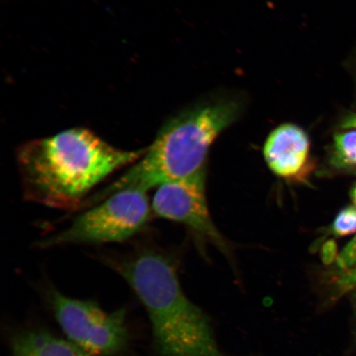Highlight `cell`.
<instances>
[{"instance_id":"cell-5","label":"cell","mask_w":356,"mask_h":356,"mask_svg":"<svg viewBox=\"0 0 356 356\" xmlns=\"http://www.w3.org/2000/svg\"><path fill=\"white\" fill-rule=\"evenodd\" d=\"M58 323L71 343L92 356L117 355L127 344L126 311L106 313L92 301L73 299L56 289L50 295Z\"/></svg>"},{"instance_id":"cell-4","label":"cell","mask_w":356,"mask_h":356,"mask_svg":"<svg viewBox=\"0 0 356 356\" xmlns=\"http://www.w3.org/2000/svg\"><path fill=\"white\" fill-rule=\"evenodd\" d=\"M150 218L151 209L146 191L123 190L92 207L68 228L43 239L38 246L49 248L126 241L145 229Z\"/></svg>"},{"instance_id":"cell-3","label":"cell","mask_w":356,"mask_h":356,"mask_svg":"<svg viewBox=\"0 0 356 356\" xmlns=\"http://www.w3.org/2000/svg\"><path fill=\"white\" fill-rule=\"evenodd\" d=\"M109 264L145 306L159 356H225L210 318L186 296L168 257L145 249Z\"/></svg>"},{"instance_id":"cell-7","label":"cell","mask_w":356,"mask_h":356,"mask_svg":"<svg viewBox=\"0 0 356 356\" xmlns=\"http://www.w3.org/2000/svg\"><path fill=\"white\" fill-rule=\"evenodd\" d=\"M308 134L293 124H283L265 142V161L275 175L291 181H305L311 172Z\"/></svg>"},{"instance_id":"cell-10","label":"cell","mask_w":356,"mask_h":356,"mask_svg":"<svg viewBox=\"0 0 356 356\" xmlns=\"http://www.w3.org/2000/svg\"><path fill=\"white\" fill-rule=\"evenodd\" d=\"M332 232L337 237L356 233V207H347L337 213L332 225Z\"/></svg>"},{"instance_id":"cell-6","label":"cell","mask_w":356,"mask_h":356,"mask_svg":"<svg viewBox=\"0 0 356 356\" xmlns=\"http://www.w3.org/2000/svg\"><path fill=\"white\" fill-rule=\"evenodd\" d=\"M152 209L158 216L180 222L200 237L210 240L221 250H226L224 238L213 224L209 211L204 191V172L159 186Z\"/></svg>"},{"instance_id":"cell-8","label":"cell","mask_w":356,"mask_h":356,"mask_svg":"<svg viewBox=\"0 0 356 356\" xmlns=\"http://www.w3.org/2000/svg\"><path fill=\"white\" fill-rule=\"evenodd\" d=\"M12 356H90L77 346L44 331H26L13 338Z\"/></svg>"},{"instance_id":"cell-1","label":"cell","mask_w":356,"mask_h":356,"mask_svg":"<svg viewBox=\"0 0 356 356\" xmlns=\"http://www.w3.org/2000/svg\"><path fill=\"white\" fill-rule=\"evenodd\" d=\"M146 150L115 148L83 128L28 142L17 153L24 197L61 210L81 209L92 188Z\"/></svg>"},{"instance_id":"cell-13","label":"cell","mask_w":356,"mask_h":356,"mask_svg":"<svg viewBox=\"0 0 356 356\" xmlns=\"http://www.w3.org/2000/svg\"><path fill=\"white\" fill-rule=\"evenodd\" d=\"M341 128L345 130H350V129H356V113L349 115L344 119L341 123Z\"/></svg>"},{"instance_id":"cell-9","label":"cell","mask_w":356,"mask_h":356,"mask_svg":"<svg viewBox=\"0 0 356 356\" xmlns=\"http://www.w3.org/2000/svg\"><path fill=\"white\" fill-rule=\"evenodd\" d=\"M331 162L339 168H356V129L334 136Z\"/></svg>"},{"instance_id":"cell-14","label":"cell","mask_w":356,"mask_h":356,"mask_svg":"<svg viewBox=\"0 0 356 356\" xmlns=\"http://www.w3.org/2000/svg\"><path fill=\"white\" fill-rule=\"evenodd\" d=\"M350 195L351 200H353V206L356 207V185L351 189Z\"/></svg>"},{"instance_id":"cell-11","label":"cell","mask_w":356,"mask_h":356,"mask_svg":"<svg viewBox=\"0 0 356 356\" xmlns=\"http://www.w3.org/2000/svg\"><path fill=\"white\" fill-rule=\"evenodd\" d=\"M332 284V298L334 300L354 291L356 289V265L348 270L338 271Z\"/></svg>"},{"instance_id":"cell-12","label":"cell","mask_w":356,"mask_h":356,"mask_svg":"<svg viewBox=\"0 0 356 356\" xmlns=\"http://www.w3.org/2000/svg\"><path fill=\"white\" fill-rule=\"evenodd\" d=\"M336 264L339 271L348 270L356 265V235L337 257Z\"/></svg>"},{"instance_id":"cell-2","label":"cell","mask_w":356,"mask_h":356,"mask_svg":"<svg viewBox=\"0 0 356 356\" xmlns=\"http://www.w3.org/2000/svg\"><path fill=\"white\" fill-rule=\"evenodd\" d=\"M243 111L237 97H222L193 106L168 121L135 165L108 188L86 200L92 207L123 190L147 191L204 172L209 150Z\"/></svg>"}]
</instances>
